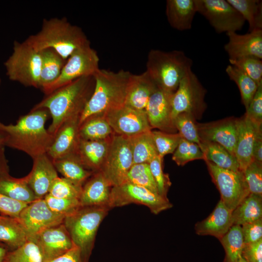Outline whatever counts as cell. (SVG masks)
<instances>
[{"label": "cell", "instance_id": "obj_1", "mask_svg": "<svg viewBox=\"0 0 262 262\" xmlns=\"http://www.w3.org/2000/svg\"><path fill=\"white\" fill-rule=\"evenodd\" d=\"M49 115L48 110L39 108L20 116L15 124L0 121L4 147L21 151L33 159L47 153L55 137L45 128Z\"/></svg>", "mask_w": 262, "mask_h": 262}, {"label": "cell", "instance_id": "obj_2", "mask_svg": "<svg viewBox=\"0 0 262 262\" xmlns=\"http://www.w3.org/2000/svg\"><path fill=\"white\" fill-rule=\"evenodd\" d=\"M94 87L93 76L81 77L46 96L32 110H48L52 121L47 130L55 136L65 122L81 115L93 93Z\"/></svg>", "mask_w": 262, "mask_h": 262}, {"label": "cell", "instance_id": "obj_3", "mask_svg": "<svg viewBox=\"0 0 262 262\" xmlns=\"http://www.w3.org/2000/svg\"><path fill=\"white\" fill-rule=\"evenodd\" d=\"M131 74L124 70L114 72L99 68L93 76L94 89L80 115L79 126L91 116L124 105Z\"/></svg>", "mask_w": 262, "mask_h": 262}, {"label": "cell", "instance_id": "obj_4", "mask_svg": "<svg viewBox=\"0 0 262 262\" xmlns=\"http://www.w3.org/2000/svg\"><path fill=\"white\" fill-rule=\"evenodd\" d=\"M25 40L39 51L52 49L66 60L75 51L90 44L82 29L65 17L44 19L40 31Z\"/></svg>", "mask_w": 262, "mask_h": 262}, {"label": "cell", "instance_id": "obj_5", "mask_svg": "<svg viewBox=\"0 0 262 262\" xmlns=\"http://www.w3.org/2000/svg\"><path fill=\"white\" fill-rule=\"evenodd\" d=\"M192 60L181 50L151 49L148 53L146 71L159 88L174 93L190 70Z\"/></svg>", "mask_w": 262, "mask_h": 262}, {"label": "cell", "instance_id": "obj_6", "mask_svg": "<svg viewBox=\"0 0 262 262\" xmlns=\"http://www.w3.org/2000/svg\"><path fill=\"white\" fill-rule=\"evenodd\" d=\"M110 209L106 206L81 207L65 218L63 223L83 262H88L98 227Z\"/></svg>", "mask_w": 262, "mask_h": 262}, {"label": "cell", "instance_id": "obj_7", "mask_svg": "<svg viewBox=\"0 0 262 262\" xmlns=\"http://www.w3.org/2000/svg\"><path fill=\"white\" fill-rule=\"evenodd\" d=\"M41 65L40 51L26 40L14 42L12 53L4 63L6 74L10 81L39 89Z\"/></svg>", "mask_w": 262, "mask_h": 262}, {"label": "cell", "instance_id": "obj_8", "mask_svg": "<svg viewBox=\"0 0 262 262\" xmlns=\"http://www.w3.org/2000/svg\"><path fill=\"white\" fill-rule=\"evenodd\" d=\"M206 89L198 78L189 70L181 80L171 99L172 117L181 113H187L196 119H200L207 105L205 101Z\"/></svg>", "mask_w": 262, "mask_h": 262}, {"label": "cell", "instance_id": "obj_9", "mask_svg": "<svg viewBox=\"0 0 262 262\" xmlns=\"http://www.w3.org/2000/svg\"><path fill=\"white\" fill-rule=\"evenodd\" d=\"M99 59L90 44L75 51L66 60L59 77L41 90L47 96L58 88L82 77L94 76L99 69Z\"/></svg>", "mask_w": 262, "mask_h": 262}, {"label": "cell", "instance_id": "obj_10", "mask_svg": "<svg viewBox=\"0 0 262 262\" xmlns=\"http://www.w3.org/2000/svg\"><path fill=\"white\" fill-rule=\"evenodd\" d=\"M132 203L145 205L155 214L173 206L167 198L139 185L124 182L112 187L109 203L110 209Z\"/></svg>", "mask_w": 262, "mask_h": 262}, {"label": "cell", "instance_id": "obj_11", "mask_svg": "<svg viewBox=\"0 0 262 262\" xmlns=\"http://www.w3.org/2000/svg\"><path fill=\"white\" fill-rule=\"evenodd\" d=\"M133 165L131 147L129 137L117 135L110 141L108 153L101 170L112 187L125 182Z\"/></svg>", "mask_w": 262, "mask_h": 262}, {"label": "cell", "instance_id": "obj_12", "mask_svg": "<svg viewBox=\"0 0 262 262\" xmlns=\"http://www.w3.org/2000/svg\"><path fill=\"white\" fill-rule=\"evenodd\" d=\"M197 12L204 16L217 33L236 32L245 20L225 0H195Z\"/></svg>", "mask_w": 262, "mask_h": 262}, {"label": "cell", "instance_id": "obj_13", "mask_svg": "<svg viewBox=\"0 0 262 262\" xmlns=\"http://www.w3.org/2000/svg\"><path fill=\"white\" fill-rule=\"evenodd\" d=\"M205 163L213 181L220 192V200L233 211L250 194L243 171L223 169L207 161Z\"/></svg>", "mask_w": 262, "mask_h": 262}, {"label": "cell", "instance_id": "obj_14", "mask_svg": "<svg viewBox=\"0 0 262 262\" xmlns=\"http://www.w3.org/2000/svg\"><path fill=\"white\" fill-rule=\"evenodd\" d=\"M65 218L52 212L42 198L28 204L17 219L25 229L29 240H33L43 230L63 223Z\"/></svg>", "mask_w": 262, "mask_h": 262}, {"label": "cell", "instance_id": "obj_15", "mask_svg": "<svg viewBox=\"0 0 262 262\" xmlns=\"http://www.w3.org/2000/svg\"><path fill=\"white\" fill-rule=\"evenodd\" d=\"M113 131L119 135L131 137L151 131L145 111L121 106L102 115Z\"/></svg>", "mask_w": 262, "mask_h": 262}, {"label": "cell", "instance_id": "obj_16", "mask_svg": "<svg viewBox=\"0 0 262 262\" xmlns=\"http://www.w3.org/2000/svg\"><path fill=\"white\" fill-rule=\"evenodd\" d=\"M196 125L200 142L217 143L234 155L237 118L231 117L212 122L197 123Z\"/></svg>", "mask_w": 262, "mask_h": 262}, {"label": "cell", "instance_id": "obj_17", "mask_svg": "<svg viewBox=\"0 0 262 262\" xmlns=\"http://www.w3.org/2000/svg\"><path fill=\"white\" fill-rule=\"evenodd\" d=\"M172 95L158 87L150 96L145 112L151 128L170 133L177 130L172 117Z\"/></svg>", "mask_w": 262, "mask_h": 262}, {"label": "cell", "instance_id": "obj_18", "mask_svg": "<svg viewBox=\"0 0 262 262\" xmlns=\"http://www.w3.org/2000/svg\"><path fill=\"white\" fill-rule=\"evenodd\" d=\"M33 241L38 246L44 262L65 254L75 246L63 223L43 230Z\"/></svg>", "mask_w": 262, "mask_h": 262}, {"label": "cell", "instance_id": "obj_19", "mask_svg": "<svg viewBox=\"0 0 262 262\" xmlns=\"http://www.w3.org/2000/svg\"><path fill=\"white\" fill-rule=\"evenodd\" d=\"M228 42L224 49L229 59L245 57H255L262 59V30H254L245 34L236 32L226 33Z\"/></svg>", "mask_w": 262, "mask_h": 262}, {"label": "cell", "instance_id": "obj_20", "mask_svg": "<svg viewBox=\"0 0 262 262\" xmlns=\"http://www.w3.org/2000/svg\"><path fill=\"white\" fill-rule=\"evenodd\" d=\"M80 115L74 116L66 122L58 130L47 154L52 161L74 154L80 137Z\"/></svg>", "mask_w": 262, "mask_h": 262}, {"label": "cell", "instance_id": "obj_21", "mask_svg": "<svg viewBox=\"0 0 262 262\" xmlns=\"http://www.w3.org/2000/svg\"><path fill=\"white\" fill-rule=\"evenodd\" d=\"M58 177L53 162L47 153L33 159L32 169L26 176L37 199L44 198L48 194L51 184Z\"/></svg>", "mask_w": 262, "mask_h": 262}, {"label": "cell", "instance_id": "obj_22", "mask_svg": "<svg viewBox=\"0 0 262 262\" xmlns=\"http://www.w3.org/2000/svg\"><path fill=\"white\" fill-rule=\"evenodd\" d=\"M261 128L262 126L255 124L245 115L237 118V136L234 155L241 171L254 161V143L256 133Z\"/></svg>", "mask_w": 262, "mask_h": 262}, {"label": "cell", "instance_id": "obj_23", "mask_svg": "<svg viewBox=\"0 0 262 262\" xmlns=\"http://www.w3.org/2000/svg\"><path fill=\"white\" fill-rule=\"evenodd\" d=\"M157 88L146 71L139 75L131 74L127 88L124 105L145 111L150 96Z\"/></svg>", "mask_w": 262, "mask_h": 262}, {"label": "cell", "instance_id": "obj_24", "mask_svg": "<svg viewBox=\"0 0 262 262\" xmlns=\"http://www.w3.org/2000/svg\"><path fill=\"white\" fill-rule=\"evenodd\" d=\"M232 211L220 200L211 213L195 226L199 235H211L220 239L233 225Z\"/></svg>", "mask_w": 262, "mask_h": 262}, {"label": "cell", "instance_id": "obj_25", "mask_svg": "<svg viewBox=\"0 0 262 262\" xmlns=\"http://www.w3.org/2000/svg\"><path fill=\"white\" fill-rule=\"evenodd\" d=\"M112 188L101 171L93 173L82 186L79 198L81 206L109 207Z\"/></svg>", "mask_w": 262, "mask_h": 262}, {"label": "cell", "instance_id": "obj_26", "mask_svg": "<svg viewBox=\"0 0 262 262\" xmlns=\"http://www.w3.org/2000/svg\"><path fill=\"white\" fill-rule=\"evenodd\" d=\"M111 140H87L80 138L74 155L87 169L96 172L101 170Z\"/></svg>", "mask_w": 262, "mask_h": 262}, {"label": "cell", "instance_id": "obj_27", "mask_svg": "<svg viewBox=\"0 0 262 262\" xmlns=\"http://www.w3.org/2000/svg\"><path fill=\"white\" fill-rule=\"evenodd\" d=\"M197 13L195 0H167L165 14L170 25L178 31L191 29Z\"/></svg>", "mask_w": 262, "mask_h": 262}, {"label": "cell", "instance_id": "obj_28", "mask_svg": "<svg viewBox=\"0 0 262 262\" xmlns=\"http://www.w3.org/2000/svg\"><path fill=\"white\" fill-rule=\"evenodd\" d=\"M0 193L15 200L29 204L37 199L25 177L16 178L9 171L0 174Z\"/></svg>", "mask_w": 262, "mask_h": 262}, {"label": "cell", "instance_id": "obj_29", "mask_svg": "<svg viewBox=\"0 0 262 262\" xmlns=\"http://www.w3.org/2000/svg\"><path fill=\"white\" fill-rule=\"evenodd\" d=\"M29 240L23 226L17 218L0 215V243L8 250H15Z\"/></svg>", "mask_w": 262, "mask_h": 262}, {"label": "cell", "instance_id": "obj_30", "mask_svg": "<svg viewBox=\"0 0 262 262\" xmlns=\"http://www.w3.org/2000/svg\"><path fill=\"white\" fill-rule=\"evenodd\" d=\"M204 155V160L218 167L235 172L241 171L236 158L221 145L210 142L201 141L199 146Z\"/></svg>", "mask_w": 262, "mask_h": 262}, {"label": "cell", "instance_id": "obj_31", "mask_svg": "<svg viewBox=\"0 0 262 262\" xmlns=\"http://www.w3.org/2000/svg\"><path fill=\"white\" fill-rule=\"evenodd\" d=\"M52 161L64 178L82 187L94 173L85 168L74 154Z\"/></svg>", "mask_w": 262, "mask_h": 262}, {"label": "cell", "instance_id": "obj_32", "mask_svg": "<svg viewBox=\"0 0 262 262\" xmlns=\"http://www.w3.org/2000/svg\"><path fill=\"white\" fill-rule=\"evenodd\" d=\"M40 89L54 82L60 76L66 60L52 49L40 51Z\"/></svg>", "mask_w": 262, "mask_h": 262}, {"label": "cell", "instance_id": "obj_33", "mask_svg": "<svg viewBox=\"0 0 262 262\" xmlns=\"http://www.w3.org/2000/svg\"><path fill=\"white\" fill-rule=\"evenodd\" d=\"M233 225H242L262 218V196L249 194L232 212Z\"/></svg>", "mask_w": 262, "mask_h": 262}, {"label": "cell", "instance_id": "obj_34", "mask_svg": "<svg viewBox=\"0 0 262 262\" xmlns=\"http://www.w3.org/2000/svg\"><path fill=\"white\" fill-rule=\"evenodd\" d=\"M129 138L131 147L133 164H149L158 155L153 140L151 131Z\"/></svg>", "mask_w": 262, "mask_h": 262}, {"label": "cell", "instance_id": "obj_35", "mask_svg": "<svg viewBox=\"0 0 262 262\" xmlns=\"http://www.w3.org/2000/svg\"><path fill=\"white\" fill-rule=\"evenodd\" d=\"M249 25V32L262 30V1L227 0Z\"/></svg>", "mask_w": 262, "mask_h": 262}, {"label": "cell", "instance_id": "obj_36", "mask_svg": "<svg viewBox=\"0 0 262 262\" xmlns=\"http://www.w3.org/2000/svg\"><path fill=\"white\" fill-rule=\"evenodd\" d=\"M113 130L103 115L91 116L79 127V135L81 139L87 140H99L107 139Z\"/></svg>", "mask_w": 262, "mask_h": 262}, {"label": "cell", "instance_id": "obj_37", "mask_svg": "<svg viewBox=\"0 0 262 262\" xmlns=\"http://www.w3.org/2000/svg\"><path fill=\"white\" fill-rule=\"evenodd\" d=\"M226 72L230 80L235 82L239 89L242 102L246 109L254 97L259 86L243 71L229 64Z\"/></svg>", "mask_w": 262, "mask_h": 262}, {"label": "cell", "instance_id": "obj_38", "mask_svg": "<svg viewBox=\"0 0 262 262\" xmlns=\"http://www.w3.org/2000/svg\"><path fill=\"white\" fill-rule=\"evenodd\" d=\"M219 240L225 249L227 262H236L242 257L245 243L241 226L232 225Z\"/></svg>", "mask_w": 262, "mask_h": 262}, {"label": "cell", "instance_id": "obj_39", "mask_svg": "<svg viewBox=\"0 0 262 262\" xmlns=\"http://www.w3.org/2000/svg\"><path fill=\"white\" fill-rule=\"evenodd\" d=\"M5 262H44L42 254L36 243L29 240L20 247L8 250Z\"/></svg>", "mask_w": 262, "mask_h": 262}, {"label": "cell", "instance_id": "obj_40", "mask_svg": "<svg viewBox=\"0 0 262 262\" xmlns=\"http://www.w3.org/2000/svg\"><path fill=\"white\" fill-rule=\"evenodd\" d=\"M125 182L145 187L159 194L148 164H133L127 174Z\"/></svg>", "mask_w": 262, "mask_h": 262}, {"label": "cell", "instance_id": "obj_41", "mask_svg": "<svg viewBox=\"0 0 262 262\" xmlns=\"http://www.w3.org/2000/svg\"><path fill=\"white\" fill-rule=\"evenodd\" d=\"M173 153L172 160L179 166H183L193 160L204 159V154L198 145L182 138Z\"/></svg>", "mask_w": 262, "mask_h": 262}, {"label": "cell", "instance_id": "obj_42", "mask_svg": "<svg viewBox=\"0 0 262 262\" xmlns=\"http://www.w3.org/2000/svg\"><path fill=\"white\" fill-rule=\"evenodd\" d=\"M196 119L190 114L183 113L178 115L174 119V126L181 138L199 146Z\"/></svg>", "mask_w": 262, "mask_h": 262}, {"label": "cell", "instance_id": "obj_43", "mask_svg": "<svg viewBox=\"0 0 262 262\" xmlns=\"http://www.w3.org/2000/svg\"><path fill=\"white\" fill-rule=\"evenodd\" d=\"M151 133L158 155L162 159L165 155L174 152L181 138L179 133L151 131Z\"/></svg>", "mask_w": 262, "mask_h": 262}, {"label": "cell", "instance_id": "obj_44", "mask_svg": "<svg viewBox=\"0 0 262 262\" xmlns=\"http://www.w3.org/2000/svg\"><path fill=\"white\" fill-rule=\"evenodd\" d=\"M230 65L237 67L258 85L262 84V61L255 57H245L236 59H229Z\"/></svg>", "mask_w": 262, "mask_h": 262}, {"label": "cell", "instance_id": "obj_45", "mask_svg": "<svg viewBox=\"0 0 262 262\" xmlns=\"http://www.w3.org/2000/svg\"><path fill=\"white\" fill-rule=\"evenodd\" d=\"M82 187L63 177H58L51 184L48 194L55 197L79 200Z\"/></svg>", "mask_w": 262, "mask_h": 262}, {"label": "cell", "instance_id": "obj_46", "mask_svg": "<svg viewBox=\"0 0 262 262\" xmlns=\"http://www.w3.org/2000/svg\"><path fill=\"white\" fill-rule=\"evenodd\" d=\"M243 172L249 193L262 196V163L254 160Z\"/></svg>", "mask_w": 262, "mask_h": 262}, {"label": "cell", "instance_id": "obj_47", "mask_svg": "<svg viewBox=\"0 0 262 262\" xmlns=\"http://www.w3.org/2000/svg\"><path fill=\"white\" fill-rule=\"evenodd\" d=\"M47 205L54 213L65 217L77 211L81 206L79 199L57 198L47 194L44 197Z\"/></svg>", "mask_w": 262, "mask_h": 262}, {"label": "cell", "instance_id": "obj_48", "mask_svg": "<svg viewBox=\"0 0 262 262\" xmlns=\"http://www.w3.org/2000/svg\"><path fill=\"white\" fill-rule=\"evenodd\" d=\"M162 161L163 159L158 155L149 163V166L159 194L167 198V193L171 182L168 175L163 171Z\"/></svg>", "mask_w": 262, "mask_h": 262}, {"label": "cell", "instance_id": "obj_49", "mask_svg": "<svg viewBox=\"0 0 262 262\" xmlns=\"http://www.w3.org/2000/svg\"><path fill=\"white\" fill-rule=\"evenodd\" d=\"M255 124H262V84H261L245 114Z\"/></svg>", "mask_w": 262, "mask_h": 262}, {"label": "cell", "instance_id": "obj_50", "mask_svg": "<svg viewBox=\"0 0 262 262\" xmlns=\"http://www.w3.org/2000/svg\"><path fill=\"white\" fill-rule=\"evenodd\" d=\"M28 204L13 199L0 193V213L2 215L18 218L21 211Z\"/></svg>", "mask_w": 262, "mask_h": 262}, {"label": "cell", "instance_id": "obj_51", "mask_svg": "<svg viewBox=\"0 0 262 262\" xmlns=\"http://www.w3.org/2000/svg\"><path fill=\"white\" fill-rule=\"evenodd\" d=\"M245 244L257 242L262 239V218L241 226Z\"/></svg>", "mask_w": 262, "mask_h": 262}, {"label": "cell", "instance_id": "obj_52", "mask_svg": "<svg viewBox=\"0 0 262 262\" xmlns=\"http://www.w3.org/2000/svg\"><path fill=\"white\" fill-rule=\"evenodd\" d=\"M241 256L247 262H262V239L245 244Z\"/></svg>", "mask_w": 262, "mask_h": 262}, {"label": "cell", "instance_id": "obj_53", "mask_svg": "<svg viewBox=\"0 0 262 262\" xmlns=\"http://www.w3.org/2000/svg\"><path fill=\"white\" fill-rule=\"evenodd\" d=\"M46 262H83L80 249L74 246L65 254Z\"/></svg>", "mask_w": 262, "mask_h": 262}, {"label": "cell", "instance_id": "obj_54", "mask_svg": "<svg viewBox=\"0 0 262 262\" xmlns=\"http://www.w3.org/2000/svg\"><path fill=\"white\" fill-rule=\"evenodd\" d=\"M253 156L254 161L262 163V128L257 131L253 145Z\"/></svg>", "mask_w": 262, "mask_h": 262}, {"label": "cell", "instance_id": "obj_55", "mask_svg": "<svg viewBox=\"0 0 262 262\" xmlns=\"http://www.w3.org/2000/svg\"><path fill=\"white\" fill-rule=\"evenodd\" d=\"M8 171L9 168L5 155L4 147H0V174Z\"/></svg>", "mask_w": 262, "mask_h": 262}, {"label": "cell", "instance_id": "obj_56", "mask_svg": "<svg viewBox=\"0 0 262 262\" xmlns=\"http://www.w3.org/2000/svg\"><path fill=\"white\" fill-rule=\"evenodd\" d=\"M8 250L5 247L0 246V262H5Z\"/></svg>", "mask_w": 262, "mask_h": 262}, {"label": "cell", "instance_id": "obj_57", "mask_svg": "<svg viewBox=\"0 0 262 262\" xmlns=\"http://www.w3.org/2000/svg\"><path fill=\"white\" fill-rule=\"evenodd\" d=\"M4 147L3 146V139L2 136L0 134V147Z\"/></svg>", "mask_w": 262, "mask_h": 262}, {"label": "cell", "instance_id": "obj_58", "mask_svg": "<svg viewBox=\"0 0 262 262\" xmlns=\"http://www.w3.org/2000/svg\"><path fill=\"white\" fill-rule=\"evenodd\" d=\"M236 262H247L241 257Z\"/></svg>", "mask_w": 262, "mask_h": 262}, {"label": "cell", "instance_id": "obj_59", "mask_svg": "<svg viewBox=\"0 0 262 262\" xmlns=\"http://www.w3.org/2000/svg\"><path fill=\"white\" fill-rule=\"evenodd\" d=\"M0 246L5 247L3 245H2V244H0Z\"/></svg>", "mask_w": 262, "mask_h": 262}, {"label": "cell", "instance_id": "obj_60", "mask_svg": "<svg viewBox=\"0 0 262 262\" xmlns=\"http://www.w3.org/2000/svg\"><path fill=\"white\" fill-rule=\"evenodd\" d=\"M1 79L0 78V84H1Z\"/></svg>", "mask_w": 262, "mask_h": 262}]
</instances>
